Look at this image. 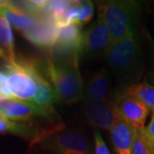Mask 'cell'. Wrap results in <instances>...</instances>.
Instances as JSON below:
<instances>
[{"instance_id":"obj_1","label":"cell","mask_w":154,"mask_h":154,"mask_svg":"<svg viewBox=\"0 0 154 154\" xmlns=\"http://www.w3.org/2000/svg\"><path fill=\"white\" fill-rule=\"evenodd\" d=\"M104 57L113 75L125 90L140 82L143 57L139 31L111 43Z\"/></svg>"},{"instance_id":"obj_2","label":"cell","mask_w":154,"mask_h":154,"mask_svg":"<svg viewBox=\"0 0 154 154\" xmlns=\"http://www.w3.org/2000/svg\"><path fill=\"white\" fill-rule=\"evenodd\" d=\"M79 56L51 57L45 68L50 82L60 103L71 105L83 99Z\"/></svg>"},{"instance_id":"obj_3","label":"cell","mask_w":154,"mask_h":154,"mask_svg":"<svg viewBox=\"0 0 154 154\" xmlns=\"http://www.w3.org/2000/svg\"><path fill=\"white\" fill-rule=\"evenodd\" d=\"M141 5L134 0L102 1L98 4L99 17L109 31L111 43L122 40L138 31Z\"/></svg>"},{"instance_id":"obj_4","label":"cell","mask_w":154,"mask_h":154,"mask_svg":"<svg viewBox=\"0 0 154 154\" xmlns=\"http://www.w3.org/2000/svg\"><path fill=\"white\" fill-rule=\"evenodd\" d=\"M5 71L11 99L33 102L38 78L45 72L43 67L33 59L17 58L12 63H5Z\"/></svg>"},{"instance_id":"obj_5","label":"cell","mask_w":154,"mask_h":154,"mask_svg":"<svg viewBox=\"0 0 154 154\" xmlns=\"http://www.w3.org/2000/svg\"><path fill=\"white\" fill-rule=\"evenodd\" d=\"M0 116L11 121L34 123L37 121L57 122L58 116L53 106H44L29 101L4 99L0 102Z\"/></svg>"},{"instance_id":"obj_6","label":"cell","mask_w":154,"mask_h":154,"mask_svg":"<svg viewBox=\"0 0 154 154\" xmlns=\"http://www.w3.org/2000/svg\"><path fill=\"white\" fill-rule=\"evenodd\" d=\"M38 143L51 154H94L88 138L76 131L60 130L44 138Z\"/></svg>"},{"instance_id":"obj_7","label":"cell","mask_w":154,"mask_h":154,"mask_svg":"<svg viewBox=\"0 0 154 154\" xmlns=\"http://www.w3.org/2000/svg\"><path fill=\"white\" fill-rule=\"evenodd\" d=\"M110 44L111 38L109 31L101 18L98 17L86 31H83L80 58L95 59L105 56Z\"/></svg>"},{"instance_id":"obj_8","label":"cell","mask_w":154,"mask_h":154,"mask_svg":"<svg viewBox=\"0 0 154 154\" xmlns=\"http://www.w3.org/2000/svg\"><path fill=\"white\" fill-rule=\"evenodd\" d=\"M82 100L83 114L88 123L98 130L110 131L116 122L120 120L113 99L105 101Z\"/></svg>"},{"instance_id":"obj_9","label":"cell","mask_w":154,"mask_h":154,"mask_svg":"<svg viewBox=\"0 0 154 154\" xmlns=\"http://www.w3.org/2000/svg\"><path fill=\"white\" fill-rule=\"evenodd\" d=\"M116 109L120 119L126 122L134 130L144 129L150 110L137 99L122 93L114 99Z\"/></svg>"},{"instance_id":"obj_10","label":"cell","mask_w":154,"mask_h":154,"mask_svg":"<svg viewBox=\"0 0 154 154\" xmlns=\"http://www.w3.org/2000/svg\"><path fill=\"white\" fill-rule=\"evenodd\" d=\"M58 28L53 19L47 15L39 17L38 24L32 29L22 33L24 38L41 49L51 50L55 43Z\"/></svg>"},{"instance_id":"obj_11","label":"cell","mask_w":154,"mask_h":154,"mask_svg":"<svg viewBox=\"0 0 154 154\" xmlns=\"http://www.w3.org/2000/svg\"><path fill=\"white\" fill-rule=\"evenodd\" d=\"M111 93V79L105 68L94 71L85 87H83V99L93 101L110 100Z\"/></svg>"},{"instance_id":"obj_12","label":"cell","mask_w":154,"mask_h":154,"mask_svg":"<svg viewBox=\"0 0 154 154\" xmlns=\"http://www.w3.org/2000/svg\"><path fill=\"white\" fill-rule=\"evenodd\" d=\"M0 15L5 18L11 26L22 33L34 28L40 17L26 13L17 5V2L13 1H0Z\"/></svg>"},{"instance_id":"obj_13","label":"cell","mask_w":154,"mask_h":154,"mask_svg":"<svg viewBox=\"0 0 154 154\" xmlns=\"http://www.w3.org/2000/svg\"><path fill=\"white\" fill-rule=\"evenodd\" d=\"M134 131L122 120H118L110 129V140L115 154H132Z\"/></svg>"},{"instance_id":"obj_14","label":"cell","mask_w":154,"mask_h":154,"mask_svg":"<svg viewBox=\"0 0 154 154\" xmlns=\"http://www.w3.org/2000/svg\"><path fill=\"white\" fill-rule=\"evenodd\" d=\"M0 58L5 63H12L17 60L15 54V40L11 26L5 17L0 15Z\"/></svg>"},{"instance_id":"obj_15","label":"cell","mask_w":154,"mask_h":154,"mask_svg":"<svg viewBox=\"0 0 154 154\" xmlns=\"http://www.w3.org/2000/svg\"><path fill=\"white\" fill-rule=\"evenodd\" d=\"M140 101L150 112H154V86L147 82L145 78L141 82L130 86L125 92Z\"/></svg>"},{"instance_id":"obj_16","label":"cell","mask_w":154,"mask_h":154,"mask_svg":"<svg viewBox=\"0 0 154 154\" xmlns=\"http://www.w3.org/2000/svg\"><path fill=\"white\" fill-rule=\"evenodd\" d=\"M94 6L93 2L90 1H78L77 14L75 22L82 25L90 22L94 16Z\"/></svg>"},{"instance_id":"obj_17","label":"cell","mask_w":154,"mask_h":154,"mask_svg":"<svg viewBox=\"0 0 154 154\" xmlns=\"http://www.w3.org/2000/svg\"><path fill=\"white\" fill-rule=\"evenodd\" d=\"M132 154H154L153 151L151 149L146 140L144 139L140 130L134 131Z\"/></svg>"},{"instance_id":"obj_18","label":"cell","mask_w":154,"mask_h":154,"mask_svg":"<svg viewBox=\"0 0 154 154\" xmlns=\"http://www.w3.org/2000/svg\"><path fill=\"white\" fill-rule=\"evenodd\" d=\"M144 33L149 47V69L146 80L150 84L154 85V40L147 30H145Z\"/></svg>"},{"instance_id":"obj_19","label":"cell","mask_w":154,"mask_h":154,"mask_svg":"<svg viewBox=\"0 0 154 154\" xmlns=\"http://www.w3.org/2000/svg\"><path fill=\"white\" fill-rule=\"evenodd\" d=\"M94 154H110V150L98 129L94 131Z\"/></svg>"},{"instance_id":"obj_20","label":"cell","mask_w":154,"mask_h":154,"mask_svg":"<svg viewBox=\"0 0 154 154\" xmlns=\"http://www.w3.org/2000/svg\"><path fill=\"white\" fill-rule=\"evenodd\" d=\"M140 132L142 134L144 139L146 140V143L148 144L149 146L154 152V112L152 115L148 124L144 128V129L140 130Z\"/></svg>"},{"instance_id":"obj_21","label":"cell","mask_w":154,"mask_h":154,"mask_svg":"<svg viewBox=\"0 0 154 154\" xmlns=\"http://www.w3.org/2000/svg\"><path fill=\"white\" fill-rule=\"evenodd\" d=\"M0 97L4 99H11L8 89L7 75L5 69H0Z\"/></svg>"},{"instance_id":"obj_22","label":"cell","mask_w":154,"mask_h":154,"mask_svg":"<svg viewBox=\"0 0 154 154\" xmlns=\"http://www.w3.org/2000/svg\"><path fill=\"white\" fill-rule=\"evenodd\" d=\"M28 154H34V153H28Z\"/></svg>"},{"instance_id":"obj_23","label":"cell","mask_w":154,"mask_h":154,"mask_svg":"<svg viewBox=\"0 0 154 154\" xmlns=\"http://www.w3.org/2000/svg\"></svg>"}]
</instances>
